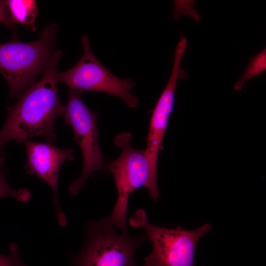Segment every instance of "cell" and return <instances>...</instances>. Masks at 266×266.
<instances>
[{
	"label": "cell",
	"mask_w": 266,
	"mask_h": 266,
	"mask_svg": "<svg viewBox=\"0 0 266 266\" xmlns=\"http://www.w3.org/2000/svg\"><path fill=\"white\" fill-rule=\"evenodd\" d=\"M23 143L27 154L25 165L26 173L35 175L46 182L51 188L54 195V204L58 222L61 226L66 223L58 198V186L60 171L64 162L72 161L74 153L71 148H60L50 142H40L26 139Z\"/></svg>",
	"instance_id": "cell-9"
},
{
	"label": "cell",
	"mask_w": 266,
	"mask_h": 266,
	"mask_svg": "<svg viewBox=\"0 0 266 266\" xmlns=\"http://www.w3.org/2000/svg\"><path fill=\"white\" fill-rule=\"evenodd\" d=\"M0 23L8 27L13 32H15L16 24L11 19L5 1L0 0Z\"/></svg>",
	"instance_id": "cell-14"
},
{
	"label": "cell",
	"mask_w": 266,
	"mask_h": 266,
	"mask_svg": "<svg viewBox=\"0 0 266 266\" xmlns=\"http://www.w3.org/2000/svg\"><path fill=\"white\" fill-rule=\"evenodd\" d=\"M58 26L45 27L39 38L32 42L12 39L0 43V72L7 81L10 97H19L35 83L53 52Z\"/></svg>",
	"instance_id": "cell-3"
},
{
	"label": "cell",
	"mask_w": 266,
	"mask_h": 266,
	"mask_svg": "<svg viewBox=\"0 0 266 266\" xmlns=\"http://www.w3.org/2000/svg\"><path fill=\"white\" fill-rule=\"evenodd\" d=\"M266 70V49H264L251 59L249 65L237 81L233 89L241 91L245 83L263 73Z\"/></svg>",
	"instance_id": "cell-11"
},
{
	"label": "cell",
	"mask_w": 266,
	"mask_h": 266,
	"mask_svg": "<svg viewBox=\"0 0 266 266\" xmlns=\"http://www.w3.org/2000/svg\"><path fill=\"white\" fill-rule=\"evenodd\" d=\"M107 218L91 224L76 266H136L133 260L141 237L117 232Z\"/></svg>",
	"instance_id": "cell-7"
},
{
	"label": "cell",
	"mask_w": 266,
	"mask_h": 266,
	"mask_svg": "<svg viewBox=\"0 0 266 266\" xmlns=\"http://www.w3.org/2000/svg\"><path fill=\"white\" fill-rule=\"evenodd\" d=\"M81 42L83 55L74 66L58 73V82L65 83L69 90L80 94L95 91L114 95L124 100L128 107H136L138 99L131 91L135 86L133 80L121 79L105 67L91 51L87 35L82 36Z\"/></svg>",
	"instance_id": "cell-5"
},
{
	"label": "cell",
	"mask_w": 266,
	"mask_h": 266,
	"mask_svg": "<svg viewBox=\"0 0 266 266\" xmlns=\"http://www.w3.org/2000/svg\"><path fill=\"white\" fill-rule=\"evenodd\" d=\"M64 107L66 123L72 128L74 140L79 145L83 157L81 174L69 187V194L74 196L84 187L87 178L102 167L104 158L99 143L98 113L89 108L80 93L73 90H69L67 102Z\"/></svg>",
	"instance_id": "cell-6"
},
{
	"label": "cell",
	"mask_w": 266,
	"mask_h": 266,
	"mask_svg": "<svg viewBox=\"0 0 266 266\" xmlns=\"http://www.w3.org/2000/svg\"><path fill=\"white\" fill-rule=\"evenodd\" d=\"M9 250L8 255L0 254V266H26L20 258L18 246L16 244H11Z\"/></svg>",
	"instance_id": "cell-13"
},
{
	"label": "cell",
	"mask_w": 266,
	"mask_h": 266,
	"mask_svg": "<svg viewBox=\"0 0 266 266\" xmlns=\"http://www.w3.org/2000/svg\"><path fill=\"white\" fill-rule=\"evenodd\" d=\"M5 156L0 157V198L11 197L21 202H26L31 198L32 195L27 189L15 190L9 186L5 176L6 169L3 166Z\"/></svg>",
	"instance_id": "cell-12"
},
{
	"label": "cell",
	"mask_w": 266,
	"mask_h": 266,
	"mask_svg": "<svg viewBox=\"0 0 266 266\" xmlns=\"http://www.w3.org/2000/svg\"><path fill=\"white\" fill-rule=\"evenodd\" d=\"M187 47V43L184 40H180L177 44L170 76L156 104L150 120L145 151L151 171L156 177H157L158 154L162 149L163 140L173 110L177 80L181 78H185L187 75L181 67Z\"/></svg>",
	"instance_id": "cell-8"
},
{
	"label": "cell",
	"mask_w": 266,
	"mask_h": 266,
	"mask_svg": "<svg viewBox=\"0 0 266 266\" xmlns=\"http://www.w3.org/2000/svg\"><path fill=\"white\" fill-rule=\"evenodd\" d=\"M129 224L145 230L151 241L152 250L145 258L144 266H193L196 246L212 229L209 224L193 230L156 226L149 222L142 209L131 217Z\"/></svg>",
	"instance_id": "cell-4"
},
{
	"label": "cell",
	"mask_w": 266,
	"mask_h": 266,
	"mask_svg": "<svg viewBox=\"0 0 266 266\" xmlns=\"http://www.w3.org/2000/svg\"><path fill=\"white\" fill-rule=\"evenodd\" d=\"M131 139L132 134L128 132L120 133L115 137L114 144L121 148V153L107 166V169L113 176L118 195L113 211L107 218L124 234L128 233L126 217L130 195L144 186L148 189L149 195L153 200H157L159 197L157 177L151 171L145 150L132 147Z\"/></svg>",
	"instance_id": "cell-2"
},
{
	"label": "cell",
	"mask_w": 266,
	"mask_h": 266,
	"mask_svg": "<svg viewBox=\"0 0 266 266\" xmlns=\"http://www.w3.org/2000/svg\"><path fill=\"white\" fill-rule=\"evenodd\" d=\"M62 55L60 50L53 53L40 80L8 109L0 130V147L12 140L19 143L34 137H43L48 142L56 140L55 123L65 110L57 89V66Z\"/></svg>",
	"instance_id": "cell-1"
},
{
	"label": "cell",
	"mask_w": 266,
	"mask_h": 266,
	"mask_svg": "<svg viewBox=\"0 0 266 266\" xmlns=\"http://www.w3.org/2000/svg\"><path fill=\"white\" fill-rule=\"evenodd\" d=\"M11 19L16 24L21 23L35 31V20L37 14L35 0H8L5 1Z\"/></svg>",
	"instance_id": "cell-10"
},
{
	"label": "cell",
	"mask_w": 266,
	"mask_h": 266,
	"mask_svg": "<svg viewBox=\"0 0 266 266\" xmlns=\"http://www.w3.org/2000/svg\"><path fill=\"white\" fill-rule=\"evenodd\" d=\"M3 156H5V153L3 151L2 147H0V157Z\"/></svg>",
	"instance_id": "cell-15"
}]
</instances>
